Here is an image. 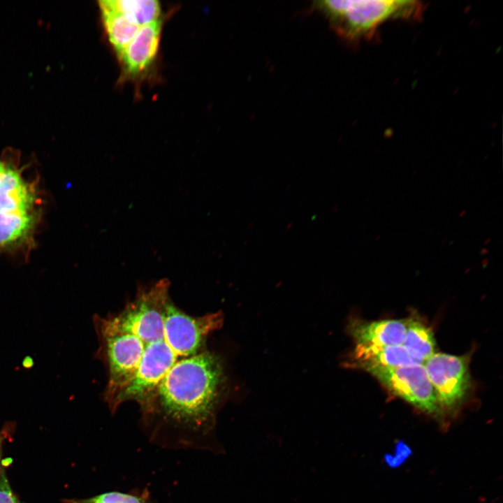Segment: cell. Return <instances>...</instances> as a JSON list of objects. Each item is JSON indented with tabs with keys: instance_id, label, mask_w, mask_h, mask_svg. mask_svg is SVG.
<instances>
[{
	"instance_id": "obj_1",
	"label": "cell",
	"mask_w": 503,
	"mask_h": 503,
	"mask_svg": "<svg viewBox=\"0 0 503 503\" xmlns=\"http://www.w3.org/2000/svg\"><path fill=\"white\" fill-rule=\"evenodd\" d=\"M224 381L222 363L211 352L177 361L144 414L150 442L173 449H216L212 431Z\"/></svg>"
},
{
	"instance_id": "obj_2",
	"label": "cell",
	"mask_w": 503,
	"mask_h": 503,
	"mask_svg": "<svg viewBox=\"0 0 503 503\" xmlns=\"http://www.w3.org/2000/svg\"><path fill=\"white\" fill-rule=\"evenodd\" d=\"M223 321L221 312L191 316L170 299L162 334L151 342L140 340L142 355L137 372L117 398L116 410L122 403L134 400L145 414L151 405L157 386L171 367L177 361L202 351L207 335L219 329Z\"/></svg>"
},
{
	"instance_id": "obj_3",
	"label": "cell",
	"mask_w": 503,
	"mask_h": 503,
	"mask_svg": "<svg viewBox=\"0 0 503 503\" xmlns=\"http://www.w3.org/2000/svg\"><path fill=\"white\" fill-rule=\"evenodd\" d=\"M18 161L0 158V253L29 252L41 215L39 190Z\"/></svg>"
},
{
	"instance_id": "obj_4",
	"label": "cell",
	"mask_w": 503,
	"mask_h": 503,
	"mask_svg": "<svg viewBox=\"0 0 503 503\" xmlns=\"http://www.w3.org/2000/svg\"><path fill=\"white\" fill-rule=\"evenodd\" d=\"M314 7L337 36L350 43L372 38L388 21L418 20L425 10L423 2L412 0L321 1Z\"/></svg>"
},
{
	"instance_id": "obj_5",
	"label": "cell",
	"mask_w": 503,
	"mask_h": 503,
	"mask_svg": "<svg viewBox=\"0 0 503 503\" xmlns=\"http://www.w3.org/2000/svg\"><path fill=\"white\" fill-rule=\"evenodd\" d=\"M362 370L415 407L428 414L440 413L441 405L423 364L392 367L367 366Z\"/></svg>"
},
{
	"instance_id": "obj_6",
	"label": "cell",
	"mask_w": 503,
	"mask_h": 503,
	"mask_svg": "<svg viewBox=\"0 0 503 503\" xmlns=\"http://www.w3.org/2000/svg\"><path fill=\"white\" fill-rule=\"evenodd\" d=\"M423 365L441 407L458 406L470 387L468 358L435 353Z\"/></svg>"
},
{
	"instance_id": "obj_7",
	"label": "cell",
	"mask_w": 503,
	"mask_h": 503,
	"mask_svg": "<svg viewBox=\"0 0 503 503\" xmlns=\"http://www.w3.org/2000/svg\"><path fill=\"white\" fill-rule=\"evenodd\" d=\"M406 325V319H352L347 328L357 346L400 345L404 340Z\"/></svg>"
},
{
	"instance_id": "obj_8",
	"label": "cell",
	"mask_w": 503,
	"mask_h": 503,
	"mask_svg": "<svg viewBox=\"0 0 503 503\" xmlns=\"http://www.w3.org/2000/svg\"><path fill=\"white\" fill-rule=\"evenodd\" d=\"M161 31L159 20L141 26L128 45L118 54L129 73L137 74L150 65L158 51Z\"/></svg>"
},
{
	"instance_id": "obj_9",
	"label": "cell",
	"mask_w": 503,
	"mask_h": 503,
	"mask_svg": "<svg viewBox=\"0 0 503 503\" xmlns=\"http://www.w3.org/2000/svg\"><path fill=\"white\" fill-rule=\"evenodd\" d=\"M347 366L363 369L367 366L398 367L423 364L402 345L357 346L351 353Z\"/></svg>"
},
{
	"instance_id": "obj_10",
	"label": "cell",
	"mask_w": 503,
	"mask_h": 503,
	"mask_svg": "<svg viewBox=\"0 0 503 503\" xmlns=\"http://www.w3.org/2000/svg\"><path fill=\"white\" fill-rule=\"evenodd\" d=\"M99 3L108 38L119 54L133 38L140 27L124 14L106 6L103 1Z\"/></svg>"
},
{
	"instance_id": "obj_11",
	"label": "cell",
	"mask_w": 503,
	"mask_h": 503,
	"mask_svg": "<svg viewBox=\"0 0 503 503\" xmlns=\"http://www.w3.org/2000/svg\"><path fill=\"white\" fill-rule=\"evenodd\" d=\"M406 333L402 345L423 363L435 352V340L431 329L419 319H406Z\"/></svg>"
},
{
	"instance_id": "obj_12",
	"label": "cell",
	"mask_w": 503,
	"mask_h": 503,
	"mask_svg": "<svg viewBox=\"0 0 503 503\" xmlns=\"http://www.w3.org/2000/svg\"><path fill=\"white\" fill-rule=\"evenodd\" d=\"M103 2L140 27L159 20L161 14V6L154 0H106Z\"/></svg>"
},
{
	"instance_id": "obj_13",
	"label": "cell",
	"mask_w": 503,
	"mask_h": 503,
	"mask_svg": "<svg viewBox=\"0 0 503 503\" xmlns=\"http://www.w3.org/2000/svg\"><path fill=\"white\" fill-rule=\"evenodd\" d=\"M65 503H154L147 488L128 492L112 490L86 499L66 500Z\"/></svg>"
},
{
	"instance_id": "obj_14",
	"label": "cell",
	"mask_w": 503,
	"mask_h": 503,
	"mask_svg": "<svg viewBox=\"0 0 503 503\" xmlns=\"http://www.w3.org/2000/svg\"><path fill=\"white\" fill-rule=\"evenodd\" d=\"M0 503H20L3 472L0 476Z\"/></svg>"
},
{
	"instance_id": "obj_15",
	"label": "cell",
	"mask_w": 503,
	"mask_h": 503,
	"mask_svg": "<svg viewBox=\"0 0 503 503\" xmlns=\"http://www.w3.org/2000/svg\"><path fill=\"white\" fill-rule=\"evenodd\" d=\"M396 447L395 455L393 458H386V462L393 467L398 466L403 462L411 453L408 446L402 442L398 444Z\"/></svg>"
},
{
	"instance_id": "obj_16",
	"label": "cell",
	"mask_w": 503,
	"mask_h": 503,
	"mask_svg": "<svg viewBox=\"0 0 503 503\" xmlns=\"http://www.w3.org/2000/svg\"><path fill=\"white\" fill-rule=\"evenodd\" d=\"M14 430V425L9 423L4 425L0 432V476L3 472H1V457L2 451L4 442L11 436Z\"/></svg>"
},
{
	"instance_id": "obj_17",
	"label": "cell",
	"mask_w": 503,
	"mask_h": 503,
	"mask_svg": "<svg viewBox=\"0 0 503 503\" xmlns=\"http://www.w3.org/2000/svg\"><path fill=\"white\" fill-rule=\"evenodd\" d=\"M488 253V249L487 248H486V247H482V248L480 249V254H481V256H485V255H486Z\"/></svg>"
},
{
	"instance_id": "obj_18",
	"label": "cell",
	"mask_w": 503,
	"mask_h": 503,
	"mask_svg": "<svg viewBox=\"0 0 503 503\" xmlns=\"http://www.w3.org/2000/svg\"><path fill=\"white\" fill-rule=\"evenodd\" d=\"M488 263V259L487 258H484L482 259L481 264H482L483 267H485L486 265H487Z\"/></svg>"
},
{
	"instance_id": "obj_19",
	"label": "cell",
	"mask_w": 503,
	"mask_h": 503,
	"mask_svg": "<svg viewBox=\"0 0 503 503\" xmlns=\"http://www.w3.org/2000/svg\"><path fill=\"white\" fill-rule=\"evenodd\" d=\"M465 214V211H462V212H461V214H460L458 216H459L460 217H462L463 214Z\"/></svg>"
},
{
	"instance_id": "obj_20",
	"label": "cell",
	"mask_w": 503,
	"mask_h": 503,
	"mask_svg": "<svg viewBox=\"0 0 503 503\" xmlns=\"http://www.w3.org/2000/svg\"><path fill=\"white\" fill-rule=\"evenodd\" d=\"M490 238H488L486 241H485L484 244H488L490 241Z\"/></svg>"
}]
</instances>
